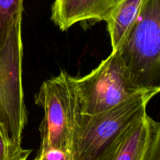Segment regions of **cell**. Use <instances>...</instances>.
Here are the masks:
<instances>
[{
    "mask_svg": "<svg viewBox=\"0 0 160 160\" xmlns=\"http://www.w3.org/2000/svg\"><path fill=\"white\" fill-rule=\"evenodd\" d=\"M116 50L138 87L160 92V0H143Z\"/></svg>",
    "mask_w": 160,
    "mask_h": 160,
    "instance_id": "6da1fadb",
    "label": "cell"
},
{
    "mask_svg": "<svg viewBox=\"0 0 160 160\" xmlns=\"http://www.w3.org/2000/svg\"><path fill=\"white\" fill-rule=\"evenodd\" d=\"M159 92H141L117 106L95 114L79 113L71 145L75 160H98L128 127L147 112Z\"/></svg>",
    "mask_w": 160,
    "mask_h": 160,
    "instance_id": "7a4b0ae2",
    "label": "cell"
},
{
    "mask_svg": "<svg viewBox=\"0 0 160 160\" xmlns=\"http://www.w3.org/2000/svg\"><path fill=\"white\" fill-rule=\"evenodd\" d=\"M74 78L61 70L45 80L34 95L35 104L44 111L39 126V148L54 147L71 151L77 118L81 113Z\"/></svg>",
    "mask_w": 160,
    "mask_h": 160,
    "instance_id": "3957f363",
    "label": "cell"
},
{
    "mask_svg": "<svg viewBox=\"0 0 160 160\" xmlns=\"http://www.w3.org/2000/svg\"><path fill=\"white\" fill-rule=\"evenodd\" d=\"M80 112L95 114L108 110L147 91L131 78L117 50L112 51L95 69L82 78H74Z\"/></svg>",
    "mask_w": 160,
    "mask_h": 160,
    "instance_id": "277c9868",
    "label": "cell"
},
{
    "mask_svg": "<svg viewBox=\"0 0 160 160\" xmlns=\"http://www.w3.org/2000/svg\"><path fill=\"white\" fill-rule=\"evenodd\" d=\"M22 63L21 22L12 28L6 45L0 49V123L6 126L10 137L20 144L28 123Z\"/></svg>",
    "mask_w": 160,
    "mask_h": 160,
    "instance_id": "5b68a950",
    "label": "cell"
},
{
    "mask_svg": "<svg viewBox=\"0 0 160 160\" xmlns=\"http://www.w3.org/2000/svg\"><path fill=\"white\" fill-rule=\"evenodd\" d=\"M159 122L145 113L134 120L98 160H145Z\"/></svg>",
    "mask_w": 160,
    "mask_h": 160,
    "instance_id": "8992f818",
    "label": "cell"
},
{
    "mask_svg": "<svg viewBox=\"0 0 160 160\" xmlns=\"http://www.w3.org/2000/svg\"><path fill=\"white\" fill-rule=\"evenodd\" d=\"M122 0H54L51 20L62 31L81 22L106 21Z\"/></svg>",
    "mask_w": 160,
    "mask_h": 160,
    "instance_id": "52a82bcc",
    "label": "cell"
},
{
    "mask_svg": "<svg viewBox=\"0 0 160 160\" xmlns=\"http://www.w3.org/2000/svg\"><path fill=\"white\" fill-rule=\"evenodd\" d=\"M143 0H122L107 20V30L110 38L112 51L117 49L137 18Z\"/></svg>",
    "mask_w": 160,
    "mask_h": 160,
    "instance_id": "ba28073f",
    "label": "cell"
},
{
    "mask_svg": "<svg viewBox=\"0 0 160 160\" xmlns=\"http://www.w3.org/2000/svg\"><path fill=\"white\" fill-rule=\"evenodd\" d=\"M23 0H0V49L8 40L12 28L22 22Z\"/></svg>",
    "mask_w": 160,
    "mask_h": 160,
    "instance_id": "9c48e42d",
    "label": "cell"
},
{
    "mask_svg": "<svg viewBox=\"0 0 160 160\" xmlns=\"http://www.w3.org/2000/svg\"><path fill=\"white\" fill-rule=\"evenodd\" d=\"M32 150L26 149L9 135L6 126L0 123V160H28Z\"/></svg>",
    "mask_w": 160,
    "mask_h": 160,
    "instance_id": "30bf717a",
    "label": "cell"
},
{
    "mask_svg": "<svg viewBox=\"0 0 160 160\" xmlns=\"http://www.w3.org/2000/svg\"><path fill=\"white\" fill-rule=\"evenodd\" d=\"M32 160H75L71 151L64 148H38L37 156Z\"/></svg>",
    "mask_w": 160,
    "mask_h": 160,
    "instance_id": "8fae6325",
    "label": "cell"
},
{
    "mask_svg": "<svg viewBox=\"0 0 160 160\" xmlns=\"http://www.w3.org/2000/svg\"><path fill=\"white\" fill-rule=\"evenodd\" d=\"M145 160H160V128L153 136Z\"/></svg>",
    "mask_w": 160,
    "mask_h": 160,
    "instance_id": "7c38bea8",
    "label": "cell"
}]
</instances>
